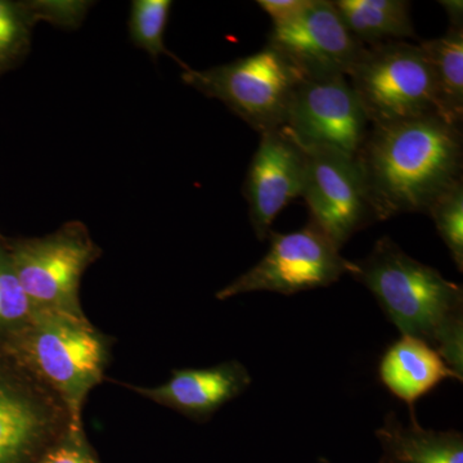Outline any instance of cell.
<instances>
[{
    "label": "cell",
    "mask_w": 463,
    "mask_h": 463,
    "mask_svg": "<svg viewBox=\"0 0 463 463\" xmlns=\"http://www.w3.org/2000/svg\"><path fill=\"white\" fill-rule=\"evenodd\" d=\"M172 5L170 0H134L130 7V39L151 57L170 54L164 36Z\"/></svg>",
    "instance_id": "cell-19"
},
{
    "label": "cell",
    "mask_w": 463,
    "mask_h": 463,
    "mask_svg": "<svg viewBox=\"0 0 463 463\" xmlns=\"http://www.w3.org/2000/svg\"><path fill=\"white\" fill-rule=\"evenodd\" d=\"M344 25L364 45L417 39L405 0H336L332 2Z\"/></svg>",
    "instance_id": "cell-16"
},
{
    "label": "cell",
    "mask_w": 463,
    "mask_h": 463,
    "mask_svg": "<svg viewBox=\"0 0 463 463\" xmlns=\"http://www.w3.org/2000/svg\"><path fill=\"white\" fill-rule=\"evenodd\" d=\"M65 405L71 430L91 390L105 377L109 345L87 317L36 312L32 322L2 345Z\"/></svg>",
    "instance_id": "cell-3"
},
{
    "label": "cell",
    "mask_w": 463,
    "mask_h": 463,
    "mask_svg": "<svg viewBox=\"0 0 463 463\" xmlns=\"http://www.w3.org/2000/svg\"><path fill=\"white\" fill-rule=\"evenodd\" d=\"M377 222L428 213L462 181V128L437 114L373 125L356 156Z\"/></svg>",
    "instance_id": "cell-1"
},
{
    "label": "cell",
    "mask_w": 463,
    "mask_h": 463,
    "mask_svg": "<svg viewBox=\"0 0 463 463\" xmlns=\"http://www.w3.org/2000/svg\"><path fill=\"white\" fill-rule=\"evenodd\" d=\"M376 437L383 450L380 463H463L461 432L423 429L416 416L404 425L390 412Z\"/></svg>",
    "instance_id": "cell-15"
},
{
    "label": "cell",
    "mask_w": 463,
    "mask_h": 463,
    "mask_svg": "<svg viewBox=\"0 0 463 463\" xmlns=\"http://www.w3.org/2000/svg\"><path fill=\"white\" fill-rule=\"evenodd\" d=\"M306 175V151L283 128L260 134L243 184L250 222L259 241L268 240L279 213L303 197Z\"/></svg>",
    "instance_id": "cell-12"
},
{
    "label": "cell",
    "mask_w": 463,
    "mask_h": 463,
    "mask_svg": "<svg viewBox=\"0 0 463 463\" xmlns=\"http://www.w3.org/2000/svg\"><path fill=\"white\" fill-rule=\"evenodd\" d=\"M283 129L301 148L356 157L371 123L346 76H330L301 81Z\"/></svg>",
    "instance_id": "cell-8"
},
{
    "label": "cell",
    "mask_w": 463,
    "mask_h": 463,
    "mask_svg": "<svg viewBox=\"0 0 463 463\" xmlns=\"http://www.w3.org/2000/svg\"><path fill=\"white\" fill-rule=\"evenodd\" d=\"M347 80L371 127L437 114L430 66L420 44L390 42L365 47Z\"/></svg>",
    "instance_id": "cell-5"
},
{
    "label": "cell",
    "mask_w": 463,
    "mask_h": 463,
    "mask_svg": "<svg viewBox=\"0 0 463 463\" xmlns=\"http://www.w3.org/2000/svg\"><path fill=\"white\" fill-rule=\"evenodd\" d=\"M70 428L65 405L0 345V463H26Z\"/></svg>",
    "instance_id": "cell-9"
},
{
    "label": "cell",
    "mask_w": 463,
    "mask_h": 463,
    "mask_svg": "<svg viewBox=\"0 0 463 463\" xmlns=\"http://www.w3.org/2000/svg\"><path fill=\"white\" fill-rule=\"evenodd\" d=\"M33 310L18 281L8 241L0 236V345L32 322Z\"/></svg>",
    "instance_id": "cell-18"
},
{
    "label": "cell",
    "mask_w": 463,
    "mask_h": 463,
    "mask_svg": "<svg viewBox=\"0 0 463 463\" xmlns=\"http://www.w3.org/2000/svg\"><path fill=\"white\" fill-rule=\"evenodd\" d=\"M439 5L446 11L449 26L463 27V3L462 0H440Z\"/></svg>",
    "instance_id": "cell-24"
},
{
    "label": "cell",
    "mask_w": 463,
    "mask_h": 463,
    "mask_svg": "<svg viewBox=\"0 0 463 463\" xmlns=\"http://www.w3.org/2000/svg\"><path fill=\"white\" fill-rule=\"evenodd\" d=\"M449 250L457 269L463 272V182H457L432 203L426 213Z\"/></svg>",
    "instance_id": "cell-20"
},
{
    "label": "cell",
    "mask_w": 463,
    "mask_h": 463,
    "mask_svg": "<svg viewBox=\"0 0 463 463\" xmlns=\"http://www.w3.org/2000/svg\"><path fill=\"white\" fill-rule=\"evenodd\" d=\"M379 377L392 394L408 404L411 416H416V402L443 381L463 380L437 350L410 336H402L386 349L380 361Z\"/></svg>",
    "instance_id": "cell-14"
},
{
    "label": "cell",
    "mask_w": 463,
    "mask_h": 463,
    "mask_svg": "<svg viewBox=\"0 0 463 463\" xmlns=\"http://www.w3.org/2000/svg\"><path fill=\"white\" fill-rule=\"evenodd\" d=\"M269 249L255 267L216 292L225 300L249 292L270 291L289 295L327 288L352 273L354 263L341 257L340 250L309 222L289 233L270 232Z\"/></svg>",
    "instance_id": "cell-7"
},
{
    "label": "cell",
    "mask_w": 463,
    "mask_h": 463,
    "mask_svg": "<svg viewBox=\"0 0 463 463\" xmlns=\"http://www.w3.org/2000/svg\"><path fill=\"white\" fill-rule=\"evenodd\" d=\"M33 16L27 5L0 0V66L26 48Z\"/></svg>",
    "instance_id": "cell-21"
},
{
    "label": "cell",
    "mask_w": 463,
    "mask_h": 463,
    "mask_svg": "<svg viewBox=\"0 0 463 463\" xmlns=\"http://www.w3.org/2000/svg\"><path fill=\"white\" fill-rule=\"evenodd\" d=\"M182 79L263 134L285 127L295 91L306 78L281 52L265 44L257 53L225 65L205 70L184 66Z\"/></svg>",
    "instance_id": "cell-4"
},
{
    "label": "cell",
    "mask_w": 463,
    "mask_h": 463,
    "mask_svg": "<svg viewBox=\"0 0 463 463\" xmlns=\"http://www.w3.org/2000/svg\"><path fill=\"white\" fill-rule=\"evenodd\" d=\"M310 0H259L257 5L270 17L273 25L288 23L309 5Z\"/></svg>",
    "instance_id": "cell-23"
},
{
    "label": "cell",
    "mask_w": 463,
    "mask_h": 463,
    "mask_svg": "<svg viewBox=\"0 0 463 463\" xmlns=\"http://www.w3.org/2000/svg\"><path fill=\"white\" fill-rule=\"evenodd\" d=\"M18 281L33 313L83 316L81 277L100 250L80 222H70L44 237L8 241Z\"/></svg>",
    "instance_id": "cell-6"
},
{
    "label": "cell",
    "mask_w": 463,
    "mask_h": 463,
    "mask_svg": "<svg viewBox=\"0 0 463 463\" xmlns=\"http://www.w3.org/2000/svg\"><path fill=\"white\" fill-rule=\"evenodd\" d=\"M81 434V430L69 429L62 443L51 448L38 463H97L85 448Z\"/></svg>",
    "instance_id": "cell-22"
},
{
    "label": "cell",
    "mask_w": 463,
    "mask_h": 463,
    "mask_svg": "<svg viewBox=\"0 0 463 463\" xmlns=\"http://www.w3.org/2000/svg\"><path fill=\"white\" fill-rule=\"evenodd\" d=\"M353 263L350 276L373 292L401 334L429 344L463 377L462 286L405 254L388 236Z\"/></svg>",
    "instance_id": "cell-2"
},
{
    "label": "cell",
    "mask_w": 463,
    "mask_h": 463,
    "mask_svg": "<svg viewBox=\"0 0 463 463\" xmlns=\"http://www.w3.org/2000/svg\"><path fill=\"white\" fill-rule=\"evenodd\" d=\"M304 151L303 197L309 207V222L341 250L355 233L377 222L358 158L328 149Z\"/></svg>",
    "instance_id": "cell-10"
},
{
    "label": "cell",
    "mask_w": 463,
    "mask_h": 463,
    "mask_svg": "<svg viewBox=\"0 0 463 463\" xmlns=\"http://www.w3.org/2000/svg\"><path fill=\"white\" fill-rule=\"evenodd\" d=\"M267 44L281 52L306 79L347 78L365 48L344 25L330 0H310L297 17L272 25Z\"/></svg>",
    "instance_id": "cell-11"
},
{
    "label": "cell",
    "mask_w": 463,
    "mask_h": 463,
    "mask_svg": "<svg viewBox=\"0 0 463 463\" xmlns=\"http://www.w3.org/2000/svg\"><path fill=\"white\" fill-rule=\"evenodd\" d=\"M245 365L237 361L214 367L174 370L163 385L132 386L143 398L184 414L194 421H206L223 405L240 397L251 385Z\"/></svg>",
    "instance_id": "cell-13"
},
{
    "label": "cell",
    "mask_w": 463,
    "mask_h": 463,
    "mask_svg": "<svg viewBox=\"0 0 463 463\" xmlns=\"http://www.w3.org/2000/svg\"><path fill=\"white\" fill-rule=\"evenodd\" d=\"M430 66L437 114L462 128L463 27L449 26L443 36L420 43Z\"/></svg>",
    "instance_id": "cell-17"
}]
</instances>
